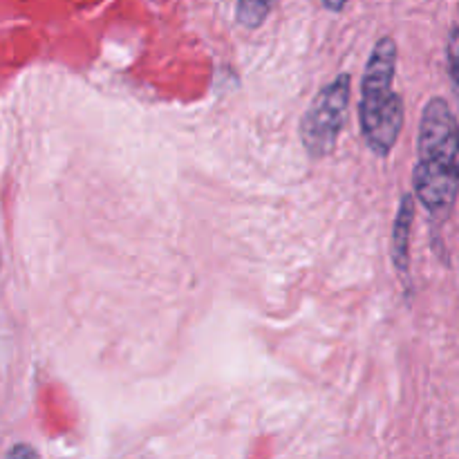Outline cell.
<instances>
[{
    "label": "cell",
    "mask_w": 459,
    "mask_h": 459,
    "mask_svg": "<svg viewBox=\"0 0 459 459\" xmlns=\"http://www.w3.org/2000/svg\"><path fill=\"white\" fill-rule=\"evenodd\" d=\"M13 457H27V459H34V457H39V453L34 451V448H30V446H13L12 451L7 453V459H13Z\"/></svg>",
    "instance_id": "obj_7"
},
{
    "label": "cell",
    "mask_w": 459,
    "mask_h": 459,
    "mask_svg": "<svg viewBox=\"0 0 459 459\" xmlns=\"http://www.w3.org/2000/svg\"><path fill=\"white\" fill-rule=\"evenodd\" d=\"M350 92H352V76L343 72L316 94L312 106L305 112L300 121V139L305 151L314 160L327 157L336 148L348 117Z\"/></svg>",
    "instance_id": "obj_3"
},
{
    "label": "cell",
    "mask_w": 459,
    "mask_h": 459,
    "mask_svg": "<svg viewBox=\"0 0 459 459\" xmlns=\"http://www.w3.org/2000/svg\"><path fill=\"white\" fill-rule=\"evenodd\" d=\"M412 222H415V197H412V193H403L402 200H399L397 215H394L393 245H390L394 269H397L403 278H408V269H411Z\"/></svg>",
    "instance_id": "obj_4"
},
{
    "label": "cell",
    "mask_w": 459,
    "mask_h": 459,
    "mask_svg": "<svg viewBox=\"0 0 459 459\" xmlns=\"http://www.w3.org/2000/svg\"><path fill=\"white\" fill-rule=\"evenodd\" d=\"M448 72H451L453 79V92L457 97V106H459V27L451 31V39H448Z\"/></svg>",
    "instance_id": "obj_6"
},
{
    "label": "cell",
    "mask_w": 459,
    "mask_h": 459,
    "mask_svg": "<svg viewBox=\"0 0 459 459\" xmlns=\"http://www.w3.org/2000/svg\"><path fill=\"white\" fill-rule=\"evenodd\" d=\"M323 4H325L327 9H332V12H341V9L348 4V0H321Z\"/></svg>",
    "instance_id": "obj_8"
},
{
    "label": "cell",
    "mask_w": 459,
    "mask_h": 459,
    "mask_svg": "<svg viewBox=\"0 0 459 459\" xmlns=\"http://www.w3.org/2000/svg\"><path fill=\"white\" fill-rule=\"evenodd\" d=\"M397 74V43L390 36L377 40L361 81V119L363 137L375 155L388 157L403 130V101L394 92Z\"/></svg>",
    "instance_id": "obj_2"
},
{
    "label": "cell",
    "mask_w": 459,
    "mask_h": 459,
    "mask_svg": "<svg viewBox=\"0 0 459 459\" xmlns=\"http://www.w3.org/2000/svg\"><path fill=\"white\" fill-rule=\"evenodd\" d=\"M417 155L415 197L433 215L451 213L459 193V119L446 99L424 106Z\"/></svg>",
    "instance_id": "obj_1"
},
{
    "label": "cell",
    "mask_w": 459,
    "mask_h": 459,
    "mask_svg": "<svg viewBox=\"0 0 459 459\" xmlns=\"http://www.w3.org/2000/svg\"><path fill=\"white\" fill-rule=\"evenodd\" d=\"M278 0H238V22L247 27V30H258Z\"/></svg>",
    "instance_id": "obj_5"
}]
</instances>
